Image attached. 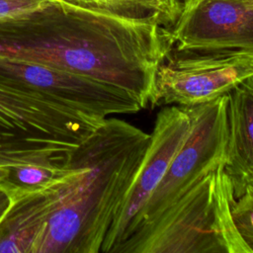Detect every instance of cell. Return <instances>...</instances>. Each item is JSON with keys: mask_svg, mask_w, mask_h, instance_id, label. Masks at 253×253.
I'll return each instance as SVG.
<instances>
[{"mask_svg": "<svg viewBox=\"0 0 253 253\" xmlns=\"http://www.w3.org/2000/svg\"><path fill=\"white\" fill-rule=\"evenodd\" d=\"M173 48L168 30L64 0L0 22V56L45 65L156 105L155 78Z\"/></svg>", "mask_w": 253, "mask_h": 253, "instance_id": "obj_1", "label": "cell"}, {"mask_svg": "<svg viewBox=\"0 0 253 253\" xmlns=\"http://www.w3.org/2000/svg\"><path fill=\"white\" fill-rule=\"evenodd\" d=\"M150 134L108 118L41 188L46 226L35 253H99L117 218Z\"/></svg>", "mask_w": 253, "mask_h": 253, "instance_id": "obj_2", "label": "cell"}, {"mask_svg": "<svg viewBox=\"0 0 253 253\" xmlns=\"http://www.w3.org/2000/svg\"><path fill=\"white\" fill-rule=\"evenodd\" d=\"M234 200L220 164L130 235L118 253H249L232 220Z\"/></svg>", "mask_w": 253, "mask_h": 253, "instance_id": "obj_3", "label": "cell"}, {"mask_svg": "<svg viewBox=\"0 0 253 253\" xmlns=\"http://www.w3.org/2000/svg\"><path fill=\"white\" fill-rule=\"evenodd\" d=\"M105 121L0 78V169L60 167Z\"/></svg>", "mask_w": 253, "mask_h": 253, "instance_id": "obj_4", "label": "cell"}, {"mask_svg": "<svg viewBox=\"0 0 253 253\" xmlns=\"http://www.w3.org/2000/svg\"><path fill=\"white\" fill-rule=\"evenodd\" d=\"M227 101L224 95L202 105L185 107L191 117L190 129L149 199L136 230L155 220L208 172L225 163Z\"/></svg>", "mask_w": 253, "mask_h": 253, "instance_id": "obj_5", "label": "cell"}, {"mask_svg": "<svg viewBox=\"0 0 253 253\" xmlns=\"http://www.w3.org/2000/svg\"><path fill=\"white\" fill-rule=\"evenodd\" d=\"M250 76L251 52H186L172 48L156 72V105H202L227 95Z\"/></svg>", "mask_w": 253, "mask_h": 253, "instance_id": "obj_6", "label": "cell"}, {"mask_svg": "<svg viewBox=\"0 0 253 253\" xmlns=\"http://www.w3.org/2000/svg\"><path fill=\"white\" fill-rule=\"evenodd\" d=\"M190 126L191 117L185 107H166L157 114L148 146L105 240L102 253H118L136 230L149 199L184 142Z\"/></svg>", "mask_w": 253, "mask_h": 253, "instance_id": "obj_7", "label": "cell"}, {"mask_svg": "<svg viewBox=\"0 0 253 253\" xmlns=\"http://www.w3.org/2000/svg\"><path fill=\"white\" fill-rule=\"evenodd\" d=\"M0 78L101 119L116 114H133L143 109L125 91L38 63L0 56Z\"/></svg>", "mask_w": 253, "mask_h": 253, "instance_id": "obj_8", "label": "cell"}, {"mask_svg": "<svg viewBox=\"0 0 253 253\" xmlns=\"http://www.w3.org/2000/svg\"><path fill=\"white\" fill-rule=\"evenodd\" d=\"M167 30L177 51L253 53V3L187 0L177 21Z\"/></svg>", "mask_w": 253, "mask_h": 253, "instance_id": "obj_9", "label": "cell"}, {"mask_svg": "<svg viewBox=\"0 0 253 253\" xmlns=\"http://www.w3.org/2000/svg\"><path fill=\"white\" fill-rule=\"evenodd\" d=\"M227 97L224 169L236 199L248 186H253V76L236 85Z\"/></svg>", "mask_w": 253, "mask_h": 253, "instance_id": "obj_10", "label": "cell"}, {"mask_svg": "<svg viewBox=\"0 0 253 253\" xmlns=\"http://www.w3.org/2000/svg\"><path fill=\"white\" fill-rule=\"evenodd\" d=\"M10 201L0 222V253H35L46 226L44 194L39 188Z\"/></svg>", "mask_w": 253, "mask_h": 253, "instance_id": "obj_11", "label": "cell"}, {"mask_svg": "<svg viewBox=\"0 0 253 253\" xmlns=\"http://www.w3.org/2000/svg\"><path fill=\"white\" fill-rule=\"evenodd\" d=\"M128 20L171 28L182 11V0H64Z\"/></svg>", "mask_w": 253, "mask_h": 253, "instance_id": "obj_12", "label": "cell"}, {"mask_svg": "<svg viewBox=\"0 0 253 253\" xmlns=\"http://www.w3.org/2000/svg\"><path fill=\"white\" fill-rule=\"evenodd\" d=\"M234 226L241 239L253 253V186H248L231 205Z\"/></svg>", "mask_w": 253, "mask_h": 253, "instance_id": "obj_13", "label": "cell"}, {"mask_svg": "<svg viewBox=\"0 0 253 253\" xmlns=\"http://www.w3.org/2000/svg\"><path fill=\"white\" fill-rule=\"evenodd\" d=\"M47 0H0V22L30 13Z\"/></svg>", "mask_w": 253, "mask_h": 253, "instance_id": "obj_14", "label": "cell"}, {"mask_svg": "<svg viewBox=\"0 0 253 253\" xmlns=\"http://www.w3.org/2000/svg\"><path fill=\"white\" fill-rule=\"evenodd\" d=\"M10 198L5 189L0 185V222L3 219L6 211L10 206Z\"/></svg>", "mask_w": 253, "mask_h": 253, "instance_id": "obj_15", "label": "cell"}, {"mask_svg": "<svg viewBox=\"0 0 253 253\" xmlns=\"http://www.w3.org/2000/svg\"><path fill=\"white\" fill-rule=\"evenodd\" d=\"M6 173H7V171L0 169V185H1L2 181L4 180V178H5V176H6Z\"/></svg>", "mask_w": 253, "mask_h": 253, "instance_id": "obj_16", "label": "cell"}, {"mask_svg": "<svg viewBox=\"0 0 253 253\" xmlns=\"http://www.w3.org/2000/svg\"><path fill=\"white\" fill-rule=\"evenodd\" d=\"M247 1H250V2H252V3H253V0H247Z\"/></svg>", "mask_w": 253, "mask_h": 253, "instance_id": "obj_17", "label": "cell"}, {"mask_svg": "<svg viewBox=\"0 0 253 253\" xmlns=\"http://www.w3.org/2000/svg\"><path fill=\"white\" fill-rule=\"evenodd\" d=\"M185 1H187V0H182V3H183V2H185Z\"/></svg>", "mask_w": 253, "mask_h": 253, "instance_id": "obj_18", "label": "cell"}]
</instances>
